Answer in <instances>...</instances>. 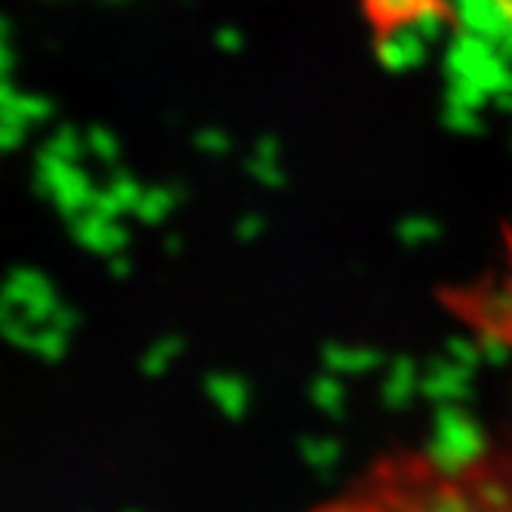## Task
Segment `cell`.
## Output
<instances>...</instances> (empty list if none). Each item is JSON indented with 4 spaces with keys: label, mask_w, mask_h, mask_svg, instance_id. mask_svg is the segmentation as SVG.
<instances>
[{
    "label": "cell",
    "mask_w": 512,
    "mask_h": 512,
    "mask_svg": "<svg viewBox=\"0 0 512 512\" xmlns=\"http://www.w3.org/2000/svg\"><path fill=\"white\" fill-rule=\"evenodd\" d=\"M306 512H512V445L401 448Z\"/></svg>",
    "instance_id": "1"
},
{
    "label": "cell",
    "mask_w": 512,
    "mask_h": 512,
    "mask_svg": "<svg viewBox=\"0 0 512 512\" xmlns=\"http://www.w3.org/2000/svg\"><path fill=\"white\" fill-rule=\"evenodd\" d=\"M445 309L475 337L512 355V260H506V269L491 281L451 287Z\"/></svg>",
    "instance_id": "2"
},
{
    "label": "cell",
    "mask_w": 512,
    "mask_h": 512,
    "mask_svg": "<svg viewBox=\"0 0 512 512\" xmlns=\"http://www.w3.org/2000/svg\"><path fill=\"white\" fill-rule=\"evenodd\" d=\"M44 290H53L47 275H41L38 269H13L7 281L0 284V297L22 309L34 294H44Z\"/></svg>",
    "instance_id": "3"
},
{
    "label": "cell",
    "mask_w": 512,
    "mask_h": 512,
    "mask_svg": "<svg viewBox=\"0 0 512 512\" xmlns=\"http://www.w3.org/2000/svg\"><path fill=\"white\" fill-rule=\"evenodd\" d=\"M56 294L53 290H44V294H34L25 306H22V318H28L31 324H47L53 309H56Z\"/></svg>",
    "instance_id": "4"
},
{
    "label": "cell",
    "mask_w": 512,
    "mask_h": 512,
    "mask_svg": "<svg viewBox=\"0 0 512 512\" xmlns=\"http://www.w3.org/2000/svg\"><path fill=\"white\" fill-rule=\"evenodd\" d=\"M0 337H4L7 343H13V346L34 349V337H38V334H31V321L28 318H7L4 324H0Z\"/></svg>",
    "instance_id": "5"
},
{
    "label": "cell",
    "mask_w": 512,
    "mask_h": 512,
    "mask_svg": "<svg viewBox=\"0 0 512 512\" xmlns=\"http://www.w3.org/2000/svg\"><path fill=\"white\" fill-rule=\"evenodd\" d=\"M13 105L25 115L28 124H34V121H47V118L53 115V102L44 99V96H19V93H16Z\"/></svg>",
    "instance_id": "6"
},
{
    "label": "cell",
    "mask_w": 512,
    "mask_h": 512,
    "mask_svg": "<svg viewBox=\"0 0 512 512\" xmlns=\"http://www.w3.org/2000/svg\"><path fill=\"white\" fill-rule=\"evenodd\" d=\"M62 346H65V334L53 324L44 327V331L34 337V352H38L41 358H47V361H56L62 355Z\"/></svg>",
    "instance_id": "7"
},
{
    "label": "cell",
    "mask_w": 512,
    "mask_h": 512,
    "mask_svg": "<svg viewBox=\"0 0 512 512\" xmlns=\"http://www.w3.org/2000/svg\"><path fill=\"white\" fill-rule=\"evenodd\" d=\"M47 149H50V152H56V155H59V158H65V161H75V158L81 155V142H78L75 130L62 127L59 133H53V139L47 142Z\"/></svg>",
    "instance_id": "8"
},
{
    "label": "cell",
    "mask_w": 512,
    "mask_h": 512,
    "mask_svg": "<svg viewBox=\"0 0 512 512\" xmlns=\"http://www.w3.org/2000/svg\"><path fill=\"white\" fill-rule=\"evenodd\" d=\"M99 219L102 216H87V219H78L75 223V238L90 244V247H105V229L99 226Z\"/></svg>",
    "instance_id": "9"
},
{
    "label": "cell",
    "mask_w": 512,
    "mask_h": 512,
    "mask_svg": "<svg viewBox=\"0 0 512 512\" xmlns=\"http://www.w3.org/2000/svg\"><path fill=\"white\" fill-rule=\"evenodd\" d=\"M22 136H25V127H16V124L0 121V152L16 149V145L22 142Z\"/></svg>",
    "instance_id": "10"
},
{
    "label": "cell",
    "mask_w": 512,
    "mask_h": 512,
    "mask_svg": "<svg viewBox=\"0 0 512 512\" xmlns=\"http://www.w3.org/2000/svg\"><path fill=\"white\" fill-rule=\"evenodd\" d=\"M47 324H53V327H59V331H62V334H68V331H71V327H75V312H71L68 306H56Z\"/></svg>",
    "instance_id": "11"
},
{
    "label": "cell",
    "mask_w": 512,
    "mask_h": 512,
    "mask_svg": "<svg viewBox=\"0 0 512 512\" xmlns=\"http://www.w3.org/2000/svg\"><path fill=\"white\" fill-rule=\"evenodd\" d=\"M13 50H10V38H0V78H10L13 71Z\"/></svg>",
    "instance_id": "12"
},
{
    "label": "cell",
    "mask_w": 512,
    "mask_h": 512,
    "mask_svg": "<svg viewBox=\"0 0 512 512\" xmlns=\"http://www.w3.org/2000/svg\"><path fill=\"white\" fill-rule=\"evenodd\" d=\"M93 210L96 216H108V213H115V198H105V195H93Z\"/></svg>",
    "instance_id": "13"
},
{
    "label": "cell",
    "mask_w": 512,
    "mask_h": 512,
    "mask_svg": "<svg viewBox=\"0 0 512 512\" xmlns=\"http://www.w3.org/2000/svg\"><path fill=\"white\" fill-rule=\"evenodd\" d=\"M90 145H93L99 155H112V139H108L105 133H99V130L90 136Z\"/></svg>",
    "instance_id": "14"
},
{
    "label": "cell",
    "mask_w": 512,
    "mask_h": 512,
    "mask_svg": "<svg viewBox=\"0 0 512 512\" xmlns=\"http://www.w3.org/2000/svg\"><path fill=\"white\" fill-rule=\"evenodd\" d=\"M13 99H16V90H13L10 78H0V108H4L7 102H13Z\"/></svg>",
    "instance_id": "15"
},
{
    "label": "cell",
    "mask_w": 512,
    "mask_h": 512,
    "mask_svg": "<svg viewBox=\"0 0 512 512\" xmlns=\"http://www.w3.org/2000/svg\"><path fill=\"white\" fill-rule=\"evenodd\" d=\"M0 38H10V22L0 16Z\"/></svg>",
    "instance_id": "16"
}]
</instances>
